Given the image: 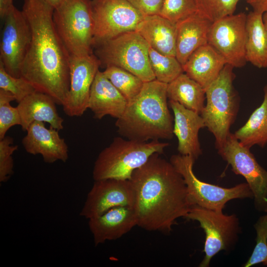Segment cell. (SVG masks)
Returning a JSON list of instances; mask_svg holds the SVG:
<instances>
[{
	"instance_id": "obj_22",
	"label": "cell",
	"mask_w": 267,
	"mask_h": 267,
	"mask_svg": "<svg viewBox=\"0 0 267 267\" xmlns=\"http://www.w3.org/2000/svg\"><path fill=\"white\" fill-rule=\"evenodd\" d=\"M135 31L155 50L176 56L177 23L160 15L146 16Z\"/></svg>"
},
{
	"instance_id": "obj_14",
	"label": "cell",
	"mask_w": 267,
	"mask_h": 267,
	"mask_svg": "<svg viewBox=\"0 0 267 267\" xmlns=\"http://www.w3.org/2000/svg\"><path fill=\"white\" fill-rule=\"evenodd\" d=\"M100 65L93 53L70 56V87L62 105L67 116H81L88 109L90 89Z\"/></svg>"
},
{
	"instance_id": "obj_5",
	"label": "cell",
	"mask_w": 267,
	"mask_h": 267,
	"mask_svg": "<svg viewBox=\"0 0 267 267\" xmlns=\"http://www.w3.org/2000/svg\"><path fill=\"white\" fill-rule=\"evenodd\" d=\"M233 67L226 64L217 78L205 89L206 105L200 115L214 135L217 149L222 146L237 115L238 102L233 82Z\"/></svg>"
},
{
	"instance_id": "obj_2",
	"label": "cell",
	"mask_w": 267,
	"mask_h": 267,
	"mask_svg": "<svg viewBox=\"0 0 267 267\" xmlns=\"http://www.w3.org/2000/svg\"><path fill=\"white\" fill-rule=\"evenodd\" d=\"M156 153L134 170L129 179L134 193L133 208L137 226L170 233L177 219L185 218L192 203L181 175Z\"/></svg>"
},
{
	"instance_id": "obj_37",
	"label": "cell",
	"mask_w": 267,
	"mask_h": 267,
	"mask_svg": "<svg viewBox=\"0 0 267 267\" xmlns=\"http://www.w3.org/2000/svg\"><path fill=\"white\" fill-rule=\"evenodd\" d=\"M14 6L13 0H0V16L3 19Z\"/></svg>"
},
{
	"instance_id": "obj_30",
	"label": "cell",
	"mask_w": 267,
	"mask_h": 267,
	"mask_svg": "<svg viewBox=\"0 0 267 267\" xmlns=\"http://www.w3.org/2000/svg\"><path fill=\"white\" fill-rule=\"evenodd\" d=\"M15 100L14 95L8 91L0 89V139L6 136L8 130L16 125L21 126V121L17 107L10 103Z\"/></svg>"
},
{
	"instance_id": "obj_9",
	"label": "cell",
	"mask_w": 267,
	"mask_h": 267,
	"mask_svg": "<svg viewBox=\"0 0 267 267\" xmlns=\"http://www.w3.org/2000/svg\"><path fill=\"white\" fill-rule=\"evenodd\" d=\"M185 219L197 221L205 234V256L200 267H208L211 259L220 251H228L236 244L240 228L235 214L208 209L197 205L190 208Z\"/></svg>"
},
{
	"instance_id": "obj_28",
	"label": "cell",
	"mask_w": 267,
	"mask_h": 267,
	"mask_svg": "<svg viewBox=\"0 0 267 267\" xmlns=\"http://www.w3.org/2000/svg\"><path fill=\"white\" fill-rule=\"evenodd\" d=\"M149 58L155 79L159 82L168 84L184 72L176 56L162 54L150 46Z\"/></svg>"
},
{
	"instance_id": "obj_32",
	"label": "cell",
	"mask_w": 267,
	"mask_h": 267,
	"mask_svg": "<svg viewBox=\"0 0 267 267\" xmlns=\"http://www.w3.org/2000/svg\"><path fill=\"white\" fill-rule=\"evenodd\" d=\"M197 12L196 0H165L160 15L177 23Z\"/></svg>"
},
{
	"instance_id": "obj_36",
	"label": "cell",
	"mask_w": 267,
	"mask_h": 267,
	"mask_svg": "<svg viewBox=\"0 0 267 267\" xmlns=\"http://www.w3.org/2000/svg\"><path fill=\"white\" fill-rule=\"evenodd\" d=\"M253 8L254 11L263 14L267 12V0H244Z\"/></svg>"
},
{
	"instance_id": "obj_38",
	"label": "cell",
	"mask_w": 267,
	"mask_h": 267,
	"mask_svg": "<svg viewBox=\"0 0 267 267\" xmlns=\"http://www.w3.org/2000/svg\"><path fill=\"white\" fill-rule=\"evenodd\" d=\"M54 9L58 7L64 0H44Z\"/></svg>"
},
{
	"instance_id": "obj_21",
	"label": "cell",
	"mask_w": 267,
	"mask_h": 267,
	"mask_svg": "<svg viewBox=\"0 0 267 267\" xmlns=\"http://www.w3.org/2000/svg\"><path fill=\"white\" fill-rule=\"evenodd\" d=\"M56 102L49 95L36 91L18 103L22 130L26 131L35 121L48 123L58 131L63 129V119L59 116Z\"/></svg>"
},
{
	"instance_id": "obj_17",
	"label": "cell",
	"mask_w": 267,
	"mask_h": 267,
	"mask_svg": "<svg viewBox=\"0 0 267 267\" xmlns=\"http://www.w3.org/2000/svg\"><path fill=\"white\" fill-rule=\"evenodd\" d=\"M169 104L174 113L173 133L178 140V151L196 160L202 153L198 133L205 127L204 121L200 114L177 102L169 100Z\"/></svg>"
},
{
	"instance_id": "obj_34",
	"label": "cell",
	"mask_w": 267,
	"mask_h": 267,
	"mask_svg": "<svg viewBox=\"0 0 267 267\" xmlns=\"http://www.w3.org/2000/svg\"><path fill=\"white\" fill-rule=\"evenodd\" d=\"M18 146L13 145V139L5 136L0 139V182H6L13 174V153Z\"/></svg>"
},
{
	"instance_id": "obj_8",
	"label": "cell",
	"mask_w": 267,
	"mask_h": 267,
	"mask_svg": "<svg viewBox=\"0 0 267 267\" xmlns=\"http://www.w3.org/2000/svg\"><path fill=\"white\" fill-rule=\"evenodd\" d=\"M195 161L190 156L180 154L173 155L170 159V162L182 177L194 205L222 211L226 204L231 200L253 198V192L247 182L226 188L200 180L193 172Z\"/></svg>"
},
{
	"instance_id": "obj_6",
	"label": "cell",
	"mask_w": 267,
	"mask_h": 267,
	"mask_svg": "<svg viewBox=\"0 0 267 267\" xmlns=\"http://www.w3.org/2000/svg\"><path fill=\"white\" fill-rule=\"evenodd\" d=\"M56 30L70 56L91 54L94 20L90 0H64L54 10Z\"/></svg>"
},
{
	"instance_id": "obj_23",
	"label": "cell",
	"mask_w": 267,
	"mask_h": 267,
	"mask_svg": "<svg viewBox=\"0 0 267 267\" xmlns=\"http://www.w3.org/2000/svg\"><path fill=\"white\" fill-rule=\"evenodd\" d=\"M227 64L223 57L207 44L196 50L182 65L184 73L205 89Z\"/></svg>"
},
{
	"instance_id": "obj_35",
	"label": "cell",
	"mask_w": 267,
	"mask_h": 267,
	"mask_svg": "<svg viewBox=\"0 0 267 267\" xmlns=\"http://www.w3.org/2000/svg\"><path fill=\"white\" fill-rule=\"evenodd\" d=\"M143 16L160 15L165 0H127Z\"/></svg>"
},
{
	"instance_id": "obj_1",
	"label": "cell",
	"mask_w": 267,
	"mask_h": 267,
	"mask_svg": "<svg viewBox=\"0 0 267 267\" xmlns=\"http://www.w3.org/2000/svg\"><path fill=\"white\" fill-rule=\"evenodd\" d=\"M54 10L44 0H24L22 11L29 25L31 41L21 77L62 106L70 87V55L56 30Z\"/></svg>"
},
{
	"instance_id": "obj_18",
	"label": "cell",
	"mask_w": 267,
	"mask_h": 267,
	"mask_svg": "<svg viewBox=\"0 0 267 267\" xmlns=\"http://www.w3.org/2000/svg\"><path fill=\"white\" fill-rule=\"evenodd\" d=\"M137 225L132 207L119 206L89 220V227L95 246L118 239Z\"/></svg>"
},
{
	"instance_id": "obj_40",
	"label": "cell",
	"mask_w": 267,
	"mask_h": 267,
	"mask_svg": "<svg viewBox=\"0 0 267 267\" xmlns=\"http://www.w3.org/2000/svg\"><path fill=\"white\" fill-rule=\"evenodd\" d=\"M264 265L267 266V261L264 264Z\"/></svg>"
},
{
	"instance_id": "obj_27",
	"label": "cell",
	"mask_w": 267,
	"mask_h": 267,
	"mask_svg": "<svg viewBox=\"0 0 267 267\" xmlns=\"http://www.w3.org/2000/svg\"><path fill=\"white\" fill-rule=\"evenodd\" d=\"M103 73L128 102L139 94L145 83L134 74L115 66L106 67Z\"/></svg>"
},
{
	"instance_id": "obj_24",
	"label": "cell",
	"mask_w": 267,
	"mask_h": 267,
	"mask_svg": "<svg viewBox=\"0 0 267 267\" xmlns=\"http://www.w3.org/2000/svg\"><path fill=\"white\" fill-rule=\"evenodd\" d=\"M246 33L247 62L259 68H267V32L263 14L252 11L247 14Z\"/></svg>"
},
{
	"instance_id": "obj_20",
	"label": "cell",
	"mask_w": 267,
	"mask_h": 267,
	"mask_svg": "<svg viewBox=\"0 0 267 267\" xmlns=\"http://www.w3.org/2000/svg\"><path fill=\"white\" fill-rule=\"evenodd\" d=\"M212 23L198 13L177 23L176 57L182 66L196 50L208 44Z\"/></svg>"
},
{
	"instance_id": "obj_31",
	"label": "cell",
	"mask_w": 267,
	"mask_h": 267,
	"mask_svg": "<svg viewBox=\"0 0 267 267\" xmlns=\"http://www.w3.org/2000/svg\"><path fill=\"white\" fill-rule=\"evenodd\" d=\"M0 89L8 91L19 103L29 95L37 91L26 79L15 77L8 73L0 62Z\"/></svg>"
},
{
	"instance_id": "obj_12",
	"label": "cell",
	"mask_w": 267,
	"mask_h": 267,
	"mask_svg": "<svg viewBox=\"0 0 267 267\" xmlns=\"http://www.w3.org/2000/svg\"><path fill=\"white\" fill-rule=\"evenodd\" d=\"M247 14H233L213 22L208 36V44L234 68L244 66L245 54Z\"/></svg>"
},
{
	"instance_id": "obj_19",
	"label": "cell",
	"mask_w": 267,
	"mask_h": 267,
	"mask_svg": "<svg viewBox=\"0 0 267 267\" xmlns=\"http://www.w3.org/2000/svg\"><path fill=\"white\" fill-rule=\"evenodd\" d=\"M128 102L106 77L103 72H97L92 84L88 109L93 118L100 120L105 116L118 119L124 112Z\"/></svg>"
},
{
	"instance_id": "obj_29",
	"label": "cell",
	"mask_w": 267,
	"mask_h": 267,
	"mask_svg": "<svg viewBox=\"0 0 267 267\" xmlns=\"http://www.w3.org/2000/svg\"><path fill=\"white\" fill-rule=\"evenodd\" d=\"M240 0H196L197 12L212 23L234 14Z\"/></svg>"
},
{
	"instance_id": "obj_16",
	"label": "cell",
	"mask_w": 267,
	"mask_h": 267,
	"mask_svg": "<svg viewBox=\"0 0 267 267\" xmlns=\"http://www.w3.org/2000/svg\"><path fill=\"white\" fill-rule=\"evenodd\" d=\"M59 131L50 126L46 128L44 122L35 121L26 130L22 145L27 153L41 155L45 163L65 162L69 157L68 147Z\"/></svg>"
},
{
	"instance_id": "obj_25",
	"label": "cell",
	"mask_w": 267,
	"mask_h": 267,
	"mask_svg": "<svg viewBox=\"0 0 267 267\" xmlns=\"http://www.w3.org/2000/svg\"><path fill=\"white\" fill-rule=\"evenodd\" d=\"M167 96L200 115L205 106V89L184 72L168 84Z\"/></svg>"
},
{
	"instance_id": "obj_26",
	"label": "cell",
	"mask_w": 267,
	"mask_h": 267,
	"mask_svg": "<svg viewBox=\"0 0 267 267\" xmlns=\"http://www.w3.org/2000/svg\"><path fill=\"white\" fill-rule=\"evenodd\" d=\"M264 91L262 103L252 113L245 124L234 134L242 145L250 149L255 145L263 147L267 144V86Z\"/></svg>"
},
{
	"instance_id": "obj_15",
	"label": "cell",
	"mask_w": 267,
	"mask_h": 267,
	"mask_svg": "<svg viewBox=\"0 0 267 267\" xmlns=\"http://www.w3.org/2000/svg\"><path fill=\"white\" fill-rule=\"evenodd\" d=\"M134 193L130 180H94L80 215L88 220L119 206H133Z\"/></svg>"
},
{
	"instance_id": "obj_11",
	"label": "cell",
	"mask_w": 267,
	"mask_h": 267,
	"mask_svg": "<svg viewBox=\"0 0 267 267\" xmlns=\"http://www.w3.org/2000/svg\"><path fill=\"white\" fill-rule=\"evenodd\" d=\"M93 45L135 31L144 16L127 0H91Z\"/></svg>"
},
{
	"instance_id": "obj_33",
	"label": "cell",
	"mask_w": 267,
	"mask_h": 267,
	"mask_svg": "<svg viewBox=\"0 0 267 267\" xmlns=\"http://www.w3.org/2000/svg\"><path fill=\"white\" fill-rule=\"evenodd\" d=\"M254 227L256 231V245L249 259L244 265L250 267L267 261V215L260 217Z\"/></svg>"
},
{
	"instance_id": "obj_13",
	"label": "cell",
	"mask_w": 267,
	"mask_h": 267,
	"mask_svg": "<svg viewBox=\"0 0 267 267\" xmlns=\"http://www.w3.org/2000/svg\"><path fill=\"white\" fill-rule=\"evenodd\" d=\"M0 62L10 75L21 77V69L30 41L29 25L22 11L14 6L3 18Z\"/></svg>"
},
{
	"instance_id": "obj_39",
	"label": "cell",
	"mask_w": 267,
	"mask_h": 267,
	"mask_svg": "<svg viewBox=\"0 0 267 267\" xmlns=\"http://www.w3.org/2000/svg\"><path fill=\"white\" fill-rule=\"evenodd\" d=\"M263 22L264 27L267 32V12L263 14Z\"/></svg>"
},
{
	"instance_id": "obj_3",
	"label": "cell",
	"mask_w": 267,
	"mask_h": 267,
	"mask_svg": "<svg viewBox=\"0 0 267 267\" xmlns=\"http://www.w3.org/2000/svg\"><path fill=\"white\" fill-rule=\"evenodd\" d=\"M167 86L156 79L144 83L116 121L120 135L141 142L173 137L174 120L168 106Z\"/></svg>"
},
{
	"instance_id": "obj_7",
	"label": "cell",
	"mask_w": 267,
	"mask_h": 267,
	"mask_svg": "<svg viewBox=\"0 0 267 267\" xmlns=\"http://www.w3.org/2000/svg\"><path fill=\"white\" fill-rule=\"evenodd\" d=\"M95 45L96 56L106 67H120L144 82L156 79L149 62V45L136 31L125 33Z\"/></svg>"
},
{
	"instance_id": "obj_4",
	"label": "cell",
	"mask_w": 267,
	"mask_h": 267,
	"mask_svg": "<svg viewBox=\"0 0 267 267\" xmlns=\"http://www.w3.org/2000/svg\"><path fill=\"white\" fill-rule=\"evenodd\" d=\"M169 145V143L160 140L141 142L115 137L98 154L93 166V179L129 180L133 172L151 155L163 153Z\"/></svg>"
},
{
	"instance_id": "obj_10",
	"label": "cell",
	"mask_w": 267,
	"mask_h": 267,
	"mask_svg": "<svg viewBox=\"0 0 267 267\" xmlns=\"http://www.w3.org/2000/svg\"><path fill=\"white\" fill-rule=\"evenodd\" d=\"M217 150L232 171L246 179L253 192L256 209L267 212V171L258 163L250 148L242 145L234 134L230 133Z\"/></svg>"
}]
</instances>
